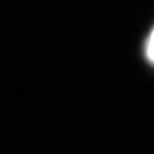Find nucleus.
Instances as JSON below:
<instances>
[{
  "label": "nucleus",
  "instance_id": "f257e3e1",
  "mask_svg": "<svg viewBox=\"0 0 154 154\" xmlns=\"http://www.w3.org/2000/svg\"><path fill=\"white\" fill-rule=\"evenodd\" d=\"M146 57L151 64H154V29L149 36L147 43H146Z\"/></svg>",
  "mask_w": 154,
  "mask_h": 154
}]
</instances>
